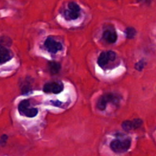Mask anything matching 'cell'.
<instances>
[{
	"instance_id": "cell-6",
	"label": "cell",
	"mask_w": 156,
	"mask_h": 156,
	"mask_svg": "<svg viewBox=\"0 0 156 156\" xmlns=\"http://www.w3.org/2000/svg\"><path fill=\"white\" fill-rule=\"evenodd\" d=\"M63 85L60 82H51L45 84L44 86V92L46 93H53V94H59L62 92L63 90Z\"/></svg>"
},
{
	"instance_id": "cell-9",
	"label": "cell",
	"mask_w": 156,
	"mask_h": 156,
	"mask_svg": "<svg viewBox=\"0 0 156 156\" xmlns=\"http://www.w3.org/2000/svg\"><path fill=\"white\" fill-rule=\"evenodd\" d=\"M12 57H13V54L11 50L6 48L5 47L0 46V65L9 62L12 59Z\"/></svg>"
},
{
	"instance_id": "cell-2",
	"label": "cell",
	"mask_w": 156,
	"mask_h": 156,
	"mask_svg": "<svg viewBox=\"0 0 156 156\" xmlns=\"http://www.w3.org/2000/svg\"><path fill=\"white\" fill-rule=\"evenodd\" d=\"M18 111L21 115L30 118L36 117L38 114L37 109L31 107L28 100H23L20 102L18 105Z\"/></svg>"
},
{
	"instance_id": "cell-1",
	"label": "cell",
	"mask_w": 156,
	"mask_h": 156,
	"mask_svg": "<svg viewBox=\"0 0 156 156\" xmlns=\"http://www.w3.org/2000/svg\"><path fill=\"white\" fill-rule=\"evenodd\" d=\"M120 99H121V98L118 94H113V93H108V94L101 96L100 98L98 99L97 102V108L100 111H105L107 105L110 103L117 105V104L120 103Z\"/></svg>"
},
{
	"instance_id": "cell-13",
	"label": "cell",
	"mask_w": 156,
	"mask_h": 156,
	"mask_svg": "<svg viewBox=\"0 0 156 156\" xmlns=\"http://www.w3.org/2000/svg\"><path fill=\"white\" fill-rule=\"evenodd\" d=\"M145 64L146 63H145L144 60L140 61V62H138L136 64V69L137 70H139V71H141V70H143V69L144 68Z\"/></svg>"
},
{
	"instance_id": "cell-7",
	"label": "cell",
	"mask_w": 156,
	"mask_h": 156,
	"mask_svg": "<svg viewBox=\"0 0 156 156\" xmlns=\"http://www.w3.org/2000/svg\"><path fill=\"white\" fill-rule=\"evenodd\" d=\"M44 46L46 49L51 53H56L58 51L62 49V45L60 42L55 41L52 37L47 38V40L44 42Z\"/></svg>"
},
{
	"instance_id": "cell-12",
	"label": "cell",
	"mask_w": 156,
	"mask_h": 156,
	"mask_svg": "<svg viewBox=\"0 0 156 156\" xmlns=\"http://www.w3.org/2000/svg\"><path fill=\"white\" fill-rule=\"evenodd\" d=\"M126 33V37L128 39H132L136 34V30L133 28V27H127L125 30Z\"/></svg>"
},
{
	"instance_id": "cell-5",
	"label": "cell",
	"mask_w": 156,
	"mask_h": 156,
	"mask_svg": "<svg viewBox=\"0 0 156 156\" xmlns=\"http://www.w3.org/2000/svg\"><path fill=\"white\" fill-rule=\"evenodd\" d=\"M80 7L77 3L71 2L68 4V8L64 12V17L66 20H76L80 15Z\"/></svg>"
},
{
	"instance_id": "cell-3",
	"label": "cell",
	"mask_w": 156,
	"mask_h": 156,
	"mask_svg": "<svg viewBox=\"0 0 156 156\" xmlns=\"http://www.w3.org/2000/svg\"><path fill=\"white\" fill-rule=\"evenodd\" d=\"M131 146L130 139H124V140H114L111 143V149L116 153H123L129 150Z\"/></svg>"
},
{
	"instance_id": "cell-15",
	"label": "cell",
	"mask_w": 156,
	"mask_h": 156,
	"mask_svg": "<svg viewBox=\"0 0 156 156\" xmlns=\"http://www.w3.org/2000/svg\"><path fill=\"white\" fill-rule=\"evenodd\" d=\"M142 1H146V0H142Z\"/></svg>"
},
{
	"instance_id": "cell-11",
	"label": "cell",
	"mask_w": 156,
	"mask_h": 156,
	"mask_svg": "<svg viewBox=\"0 0 156 156\" xmlns=\"http://www.w3.org/2000/svg\"><path fill=\"white\" fill-rule=\"evenodd\" d=\"M49 68H50V72H51L53 74H56V73H59V71L60 70V65H59L58 62H52L49 64Z\"/></svg>"
},
{
	"instance_id": "cell-4",
	"label": "cell",
	"mask_w": 156,
	"mask_h": 156,
	"mask_svg": "<svg viewBox=\"0 0 156 156\" xmlns=\"http://www.w3.org/2000/svg\"><path fill=\"white\" fill-rule=\"evenodd\" d=\"M116 60V53L113 51L102 52L98 59V64L101 68L106 69L108 66Z\"/></svg>"
},
{
	"instance_id": "cell-14",
	"label": "cell",
	"mask_w": 156,
	"mask_h": 156,
	"mask_svg": "<svg viewBox=\"0 0 156 156\" xmlns=\"http://www.w3.org/2000/svg\"><path fill=\"white\" fill-rule=\"evenodd\" d=\"M8 136L6 135H3L2 136V137L0 138V145L3 146V145L5 144V142L7 141Z\"/></svg>"
},
{
	"instance_id": "cell-10",
	"label": "cell",
	"mask_w": 156,
	"mask_h": 156,
	"mask_svg": "<svg viewBox=\"0 0 156 156\" xmlns=\"http://www.w3.org/2000/svg\"><path fill=\"white\" fill-rule=\"evenodd\" d=\"M103 39L108 44H114L117 40V35L114 29H107L103 33Z\"/></svg>"
},
{
	"instance_id": "cell-8",
	"label": "cell",
	"mask_w": 156,
	"mask_h": 156,
	"mask_svg": "<svg viewBox=\"0 0 156 156\" xmlns=\"http://www.w3.org/2000/svg\"><path fill=\"white\" fill-rule=\"evenodd\" d=\"M143 125V120L140 119H135L133 120H126L122 123V127L124 130L130 131L140 128Z\"/></svg>"
}]
</instances>
